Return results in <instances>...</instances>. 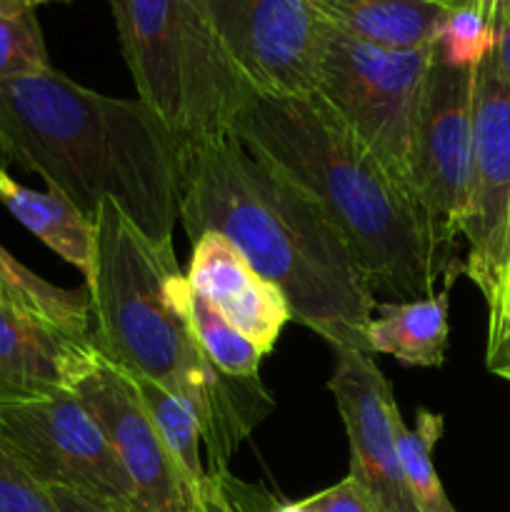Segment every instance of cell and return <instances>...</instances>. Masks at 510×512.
<instances>
[{
	"instance_id": "6da1fadb",
	"label": "cell",
	"mask_w": 510,
	"mask_h": 512,
	"mask_svg": "<svg viewBox=\"0 0 510 512\" xmlns=\"http://www.w3.org/2000/svg\"><path fill=\"white\" fill-rule=\"evenodd\" d=\"M178 220L190 240L218 233L233 243L283 293L290 318L333 350L368 353L373 285L323 210L233 133L183 148Z\"/></svg>"
},
{
	"instance_id": "7a4b0ae2",
	"label": "cell",
	"mask_w": 510,
	"mask_h": 512,
	"mask_svg": "<svg viewBox=\"0 0 510 512\" xmlns=\"http://www.w3.org/2000/svg\"><path fill=\"white\" fill-rule=\"evenodd\" d=\"M230 133L325 213L373 290L428 298L455 265L418 195L400 183L318 95H250Z\"/></svg>"
},
{
	"instance_id": "3957f363",
	"label": "cell",
	"mask_w": 510,
	"mask_h": 512,
	"mask_svg": "<svg viewBox=\"0 0 510 512\" xmlns=\"http://www.w3.org/2000/svg\"><path fill=\"white\" fill-rule=\"evenodd\" d=\"M0 158L45 180L93 223L113 200L153 243L173 245L183 145L138 98H113L50 68L0 83Z\"/></svg>"
},
{
	"instance_id": "277c9868",
	"label": "cell",
	"mask_w": 510,
	"mask_h": 512,
	"mask_svg": "<svg viewBox=\"0 0 510 512\" xmlns=\"http://www.w3.org/2000/svg\"><path fill=\"white\" fill-rule=\"evenodd\" d=\"M175 245H158L113 203L93 218V265L85 278L90 338L130 375H143L193 410L208 450V473H225L230 458L273 408L260 380H233L208 363L188 323L165 293L178 273Z\"/></svg>"
},
{
	"instance_id": "5b68a950",
	"label": "cell",
	"mask_w": 510,
	"mask_h": 512,
	"mask_svg": "<svg viewBox=\"0 0 510 512\" xmlns=\"http://www.w3.org/2000/svg\"><path fill=\"white\" fill-rule=\"evenodd\" d=\"M138 100L183 148L233 130L253 90L215 28L208 0H108Z\"/></svg>"
},
{
	"instance_id": "8992f818",
	"label": "cell",
	"mask_w": 510,
	"mask_h": 512,
	"mask_svg": "<svg viewBox=\"0 0 510 512\" xmlns=\"http://www.w3.org/2000/svg\"><path fill=\"white\" fill-rule=\"evenodd\" d=\"M430 65V45L385 48L330 25L315 90L350 133L413 193V138Z\"/></svg>"
},
{
	"instance_id": "52a82bcc",
	"label": "cell",
	"mask_w": 510,
	"mask_h": 512,
	"mask_svg": "<svg viewBox=\"0 0 510 512\" xmlns=\"http://www.w3.org/2000/svg\"><path fill=\"white\" fill-rule=\"evenodd\" d=\"M0 443L45 485L140 512L135 490L98 420L73 393L0 403Z\"/></svg>"
},
{
	"instance_id": "ba28073f",
	"label": "cell",
	"mask_w": 510,
	"mask_h": 512,
	"mask_svg": "<svg viewBox=\"0 0 510 512\" xmlns=\"http://www.w3.org/2000/svg\"><path fill=\"white\" fill-rule=\"evenodd\" d=\"M235 68L258 95H315L330 25L310 0H208Z\"/></svg>"
},
{
	"instance_id": "9c48e42d",
	"label": "cell",
	"mask_w": 510,
	"mask_h": 512,
	"mask_svg": "<svg viewBox=\"0 0 510 512\" xmlns=\"http://www.w3.org/2000/svg\"><path fill=\"white\" fill-rule=\"evenodd\" d=\"M475 68L433 58L413 138V188L440 243L453 248L468 215L473 183Z\"/></svg>"
},
{
	"instance_id": "30bf717a",
	"label": "cell",
	"mask_w": 510,
	"mask_h": 512,
	"mask_svg": "<svg viewBox=\"0 0 510 512\" xmlns=\"http://www.w3.org/2000/svg\"><path fill=\"white\" fill-rule=\"evenodd\" d=\"M118 453L140 512H193L198 490L170 453L128 375L98 353L73 390Z\"/></svg>"
},
{
	"instance_id": "8fae6325",
	"label": "cell",
	"mask_w": 510,
	"mask_h": 512,
	"mask_svg": "<svg viewBox=\"0 0 510 512\" xmlns=\"http://www.w3.org/2000/svg\"><path fill=\"white\" fill-rule=\"evenodd\" d=\"M350 445V475L368 490L378 512H420L395 450V395L373 355L335 348L328 383Z\"/></svg>"
},
{
	"instance_id": "7c38bea8",
	"label": "cell",
	"mask_w": 510,
	"mask_h": 512,
	"mask_svg": "<svg viewBox=\"0 0 510 512\" xmlns=\"http://www.w3.org/2000/svg\"><path fill=\"white\" fill-rule=\"evenodd\" d=\"M95 358L90 335L0 298V403L75 390Z\"/></svg>"
},
{
	"instance_id": "4fadbf2b",
	"label": "cell",
	"mask_w": 510,
	"mask_h": 512,
	"mask_svg": "<svg viewBox=\"0 0 510 512\" xmlns=\"http://www.w3.org/2000/svg\"><path fill=\"white\" fill-rule=\"evenodd\" d=\"M185 278L265 355L275 348L283 325L293 320L283 293L218 233H203L193 240Z\"/></svg>"
},
{
	"instance_id": "5bb4252c",
	"label": "cell",
	"mask_w": 510,
	"mask_h": 512,
	"mask_svg": "<svg viewBox=\"0 0 510 512\" xmlns=\"http://www.w3.org/2000/svg\"><path fill=\"white\" fill-rule=\"evenodd\" d=\"M458 263L445 273V288L408 303H378L365 330L370 355H390L405 365L440 368L448 350V295Z\"/></svg>"
},
{
	"instance_id": "9a60e30c",
	"label": "cell",
	"mask_w": 510,
	"mask_h": 512,
	"mask_svg": "<svg viewBox=\"0 0 510 512\" xmlns=\"http://www.w3.org/2000/svg\"><path fill=\"white\" fill-rule=\"evenodd\" d=\"M335 30L385 48H428L445 10L428 0H310Z\"/></svg>"
},
{
	"instance_id": "2e32d148",
	"label": "cell",
	"mask_w": 510,
	"mask_h": 512,
	"mask_svg": "<svg viewBox=\"0 0 510 512\" xmlns=\"http://www.w3.org/2000/svg\"><path fill=\"white\" fill-rule=\"evenodd\" d=\"M0 203L40 243L88 278L93 265V223L53 190H33L10 178L0 163Z\"/></svg>"
},
{
	"instance_id": "e0dca14e",
	"label": "cell",
	"mask_w": 510,
	"mask_h": 512,
	"mask_svg": "<svg viewBox=\"0 0 510 512\" xmlns=\"http://www.w3.org/2000/svg\"><path fill=\"white\" fill-rule=\"evenodd\" d=\"M165 293L188 323L200 353L220 375L233 380H258L265 353L233 328L208 300L195 293L185 273H173L165 280Z\"/></svg>"
},
{
	"instance_id": "ac0fdd59",
	"label": "cell",
	"mask_w": 510,
	"mask_h": 512,
	"mask_svg": "<svg viewBox=\"0 0 510 512\" xmlns=\"http://www.w3.org/2000/svg\"><path fill=\"white\" fill-rule=\"evenodd\" d=\"M0 298L50 320V323L90 335L88 290H68L48 283L38 273L25 268L20 260H15L3 245H0Z\"/></svg>"
},
{
	"instance_id": "d6986e66",
	"label": "cell",
	"mask_w": 510,
	"mask_h": 512,
	"mask_svg": "<svg viewBox=\"0 0 510 512\" xmlns=\"http://www.w3.org/2000/svg\"><path fill=\"white\" fill-rule=\"evenodd\" d=\"M393 435L395 450L403 463L405 480L413 493L420 512H458L445 495L443 483L433 463V448L443 435V415L418 410V420L410 428L400 415V408H393Z\"/></svg>"
},
{
	"instance_id": "ffe728a7",
	"label": "cell",
	"mask_w": 510,
	"mask_h": 512,
	"mask_svg": "<svg viewBox=\"0 0 510 512\" xmlns=\"http://www.w3.org/2000/svg\"><path fill=\"white\" fill-rule=\"evenodd\" d=\"M125 375L130 378L133 388L138 390L140 400H143L145 410H148V415L153 418L155 428L160 430L165 445H168L170 453L175 455L180 468L185 470L190 483L195 485V490L203 488V483L208 480V468H205L203 458H200L203 433H200V425L198 420H195L193 410H190L183 400L175 398L173 393H168L163 385L153 383L150 378L130 373Z\"/></svg>"
},
{
	"instance_id": "44dd1931",
	"label": "cell",
	"mask_w": 510,
	"mask_h": 512,
	"mask_svg": "<svg viewBox=\"0 0 510 512\" xmlns=\"http://www.w3.org/2000/svg\"><path fill=\"white\" fill-rule=\"evenodd\" d=\"M498 20L478 10H450L433 38V58L450 68H475L498 45Z\"/></svg>"
},
{
	"instance_id": "7402d4cb",
	"label": "cell",
	"mask_w": 510,
	"mask_h": 512,
	"mask_svg": "<svg viewBox=\"0 0 510 512\" xmlns=\"http://www.w3.org/2000/svg\"><path fill=\"white\" fill-rule=\"evenodd\" d=\"M48 50L40 33L35 8L0 15V83L30 78L50 70Z\"/></svg>"
},
{
	"instance_id": "603a6c76",
	"label": "cell",
	"mask_w": 510,
	"mask_h": 512,
	"mask_svg": "<svg viewBox=\"0 0 510 512\" xmlns=\"http://www.w3.org/2000/svg\"><path fill=\"white\" fill-rule=\"evenodd\" d=\"M0 512H58L50 490L0 443Z\"/></svg>"
},
{
	"instance_id": "cb8c5ba5",
	"label": "cell",
	"mask_w": 510,
	"mask_h": 512,
	"mask_svg": "<svg viewBox=\"0 0 510 512\" xmlns=\"http://www.w3.org/2000/svg\"><path fill=\"white\" fill-rule=\"evenodd\" d=\"M295 508L300 512H378L368 490L353 475L335 483L333 488H325L310 498L300 500V503H295Z\"/></svg>"
},
{
	"instance_id": "d4e9b609",
	"label": "cell",
	"mask_w": 510,
	"mask_h": 512,
	"mask_svg": "<svg viewBox=\"0 0 510 512\" xmlns=\"http://www.w3.org/2000/svg\"><path fill=\"white\" fill-rule=\"evenodd\" d=\"M253 488L235 480L233 475L208 473V480L198 490V503L193 512H250Z\"/></svg>"
},
{
	"instance_id": "484cf974",
	"label": "cell",
	"mask_w": 510,
	"mask_h": 512,
	"mask_svg": "<svg viewBox=\"0 0 510 512\" xmlns=\"http://www.w3.org/2000/svg\"><path fill=\"white\" fill-rule=\"evenodd\" d=\"M48 490L58 512H120V510L108 508V505L98 503V500L85 498V495L75 493V490H65V488H48Z\"/></svg>"
},
{
	"instance_id": "4316f807",
	"label": "cell",
	"mask_w": 510,
	"mask_h": 512,
	"mask_svg": "<svg viewBox=\"0 0 510 512\" xmlns=\"http://www.w3.org/2000/svg\"><path fill=\"white\" fill-rule=\"evenodd\" d=\"M428 3L445 10V13H450V10H478L493 20H498L500 10H503V0H428Z\"/></svg>"
},
{
	"instance_id": "83f0119b",
	"label": "cell",
	"mask_w": 510,
	"mask_h": 512,
	"mask_svg": "<svg viewBox=\"0 0 510 512\" xmlns=\"http://www.w3.org/2000/svg\"><path fill=\"white\" fill-rule=\"evenodd\" d=\"M30 8H33V5H30L28 0H0V15H15Z\"/></svg>"
},
{
	"instance_id": "f1b7e54d",
	"label": "cell",
	"mask_w": 510,
	"mask_h": 512,
	"mask_svg": "<svg viewBox=\"0 0 510 512\" xmlns=\"http://www.w3.org/2000/svg\"><path fill=\"white\" fill-rule=\"evenodd\" d=\"M28 3L35 8V5H43V3H63V0H28Z\"/></svg>"
},
{
	"instance_id": "f546056e",
	"label": "cell",
	"mask_w": 510,
	"mask_h": 512,
	"mask_svg": "<svg viewBox=\"0 0 510 512\" xmlns=\"http://www.w3.org/2000/svg\"><path fill=\"white\" fill-rule=\"evenodd\" d=\"M503 10L510 15V0H503Z\"/></svg>"
}]
</instances>
